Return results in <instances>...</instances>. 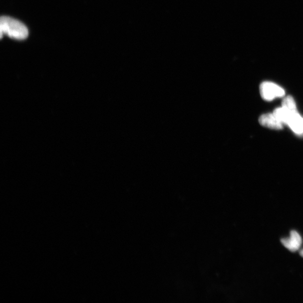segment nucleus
<instances>
[{
  "mask_svg": "<svg viewBox=\"0 0 303 303\" xmlns=\"http://www.w3.org/2000/svg\"><path fill=\"white\" fill-rule=\"evenodd\" d=\"M29 34V30L22 22L11 17H2L0 20L1 39L6 35L14 39L23 40L27 39Z\"/></svg>",
  "mask_w": 303,
  "mask_h": 303,
  "instance_id": "1",
  "label": "nucleus"
},
{
  "mask_svg": "<svg viewBox=\"0 0 303 303\" xmlns=\"http://www.w3.org/2000/svg\"><path fill=\"white\" fill-rule=\"evenodd\" d=\"M287 125L297 136L303 135V118L297 111L292 113Z\"/></svg>",
  "mask_w": 303,
  "mask_h": 303,
  "instance_id": "5",
  "label": "nucleus"
},
{
  "mask_svg": "<svg viewBox=\"0 0 303 303\" xmlns=\"http://www.w3.org/2000/svg\"><path fill=\"white\" fill-rule=\"evenodd\" d=\"M282 106L285 107V108L291 111H297L295 101L291 96H287L283 98L282 102Z\"/></svg>",
  "mask_w": 303,
  "mask_h": 303,
  "instance_id": "7",
  "label": "nucleus"
},
{
  "mask_svg": "<svg viewBox=\"0 0 303 303\" xmlns=\"http://www.w3.org/2000/svg\"><path fill=\"white\" fill-rule=\"evenodd\" d=\"M260 94L262 99L272 101L277 98L284 97L285 90L282 87L271 82H264L260 86Z\"/></svg>",
  "mask_w": 303,
  "mask_h": 303,
  "instance_id": "2",
  "label": "nucleus"
},
{
  "mask_svg": "<svg viewBox=\"0 0 303 303\" xmlns=\"http://www.w3.org/2000/svg\"><path fill=\"white\" fill-rule=\"evenodd\" d=\"M259 123L264 127L274 130H281L283 127V124L273 113L265 114L260 116Z\"/></svg>",
  "mask_w": 303,
  "mask_h": 303,
  "instance_id": "3",
  "label": "nucleus"
},
{
  "mask_svg": "<svg viewBox=\"0 0 303 303\" xmlns=\"http://www.w3.org/2000/svg\"><path fill=\"white\" fill-rule=\"evenodd\" d=\"M302 241L300 235L294 230L291 231L290 237L288 238L281 239L283 245L291 251H296L299 250L301 246Z\"/></svg>",
  "mask_w": 303,
  "mask_h": 303,
  "instance_id": "4",
  "label": "nucleus"
},
{
  "mask_svg": "<svg viewBox=\"0 0 303 303\" xmlns=\"http://www.w3.org/2000/svg\"><path fill=\"white\" fill-rule=\"evenodd\" d=\"M300 254L303 257V249L300 251Z\"/></svg>",
  "mask_w": 303,
  "mask_h": 303,
  "instance_id": "8",
  "label": "nucleus"
},
{
  "mask_svg": "<svg viewBox=\"0 0 303 303\" xmlns=\"http://www.w3.org/2000/svg\"><path fill=\"white\" fill-rule=\"evenodd\" d=\"M295 111H291L285 108V107L281 106L275 109L273 113L283 125H287L292 113Z\"/></svg>",
  "mask_w": 303,
  "mask_h": 303,
  "instance_id": "6",
  "label": "nucleus"
}]
</instances>
